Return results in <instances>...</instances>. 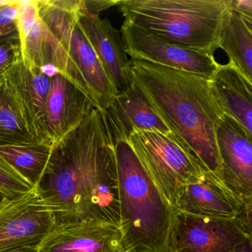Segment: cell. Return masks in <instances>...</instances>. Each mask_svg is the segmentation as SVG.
<instances>
[{"mask_svg":"<svg viewBox=\"0 0 252 252\" xmlns=\"http://www.w3.org/2000/svg\"><path fill=\"white\" fill-rule=\"evenodd\" d=\"M37 191L60 225L87 221L120 225L116 140L95 108L53 147Z\"/></svg>","mask_w":252,"mask_h":252,"instance_id":"cell-1","label":"cell"},{"mask_svg":"<svg viewBox=\"0 0 252 252\" xmlns=\"http://www.w3.org/2000/svg\"><path fill=\"white\" fill-rule=\"evenodd\" d=\"M22 0L0 1V36L1 39L19 34L18 19Z\"/></svg>","mask_w":252,"mask_h":252,"instance_id":"cell-22","label":"cell"},{"mask_svg":"<svg viewBox=\"0 0 252 252\" xmlns=\"http://www.w3.org/2000/svg\"><path fill=\"white\" fill-rule=\"evenodd\" d=\"M36 190L29 180L0 159V205L18 200Z\"/></svg>","mask_w":252,"mask_h":252,"instance_id":"cell-21","label":"cell"},{"mask_svg":"<svg viewBox=\"0 0 252 252\" xmlns=\"http://www.w3.org/2000/svg\"><path fill=\"white\" fill-rule=\"evenodd\" d=\"M57 227L54 214L37 191L0 205V252L39 247Z\"/></svg>","mask_w":252,"mask_h":252,"instance_id":"cell-9","label":"cell"},{"mask_svg":"<svg viewBox=\"0 0 252 252\" xmlns=\"http://www.w3.org/2000/svg\"><path fill=\"white\" fill-rule=\"evenodd\" d=\"M233 9L252 33V0H233Z\"/></svg>","mask_w":252,"mask_h":252,"instance_id":"cell-24","label":"cell"},{"mask_svg":"<svg viewBox=\"0 0 252 252\" xmlns=\"http://www.w3.org/2000/svg\"><path fill=\"white\" fill-rule=\"evenodd\" d=\"M83 5L84 0H39L46 28L43 67L55 66L104 112L120 92L79 26Z\"/></svg>","mask_w":252,"mask_h":252,"instance_id":"cell-4","label":"cell"},{"mask_svg":"<svg viewBox=\"0 0 252 252\" xmlns=\"http://www.w3.org/2000/svg\"><path fill=\"white\" fill-rule=\"evenodd\" d=\"M121 32L126 54L132 60L191 72L210 79L220 66L210 53L175 45L126 22Z\"/></svg>","mask_w":252,"mask_h":252,"instance_id":"cell-7","label":"cell"},{"mask_svg":"<svg viewBox=\"0 0 252 252\" xmlns=\"http://www.w3.org/2000/svg\"><path fill=\"white\" fill-rule=\"evenodd\" d=\"M0 74L23 60L20 35L1 39Z\"/></svg>","mask_w":252,"mask_h":252,"instance_id":"cell-23","label":"cell"},{"mask_svg":"<svg viewBox=\"0 0 252 252\" xmlns=\"http://www.w3.org/2000/svg\"><path fill=\"white\" fill-rule=\"evenodd\" d=\"M251 239L237 219L175 211L168 252H230Z\"/></svg>","mask_w":252,"mask_h":252,"instance_id":"cell-8","label":"cell"},{"mask_svg":"<svg viewBox=\"0 0 252 252\" xmlns=\"http://www.w3.org/2000/svg\"><path fill=\"white\" fill-rule=\"evenodd\" d=\"M220 159L218 178L244 203L252 198V142L231 118L224 116L217 129Z\"/></svg>","mask_w":252,"mask_h":252,"instance_id":"cell-11","label":"cell"},{"mask_svg":"<svg viewBox=\"0 0 252 252\" xmlns=\"http://www.w3.org/2000/svg\"><path fill=\"white\" fill-rule=\"evenodd\" d=\"M119 227L87 221L60 225L38 247V252H122Z\"/></svg>","mask_w":252,"mask_h":252,"instance_id":"cell-14","label":"cell"},{"mask_svg":"<svg viewBox=\"0 0 252 252\" xmlns=\"http://www.w3.org/2000/svg\"><path fill=\"white\" fill-rule=\"evenodd\" d=\"M230 252H252V239L240 245Z\"/></svg>","mask_w":252,"mask_h":252,"instance_id":"cell-27","label":"cell"},{"mask_svg":"<svg viewBox=\"0 0 252 252\" xmlns=\"http://www.w3.org/2000/svg\"><path fill=\"white\" fill-rule=\"evenodd\" d=\"M104 113L115 140H126L137 131L173 135L134 83L127 91L120 93Z\"/></svg>","mask_w":252,"mask_h":252,"instance_id":"cell-16","label":"cell"},{"mask_svg":"<svg viewBox=\"0 0 252 252\" xmlns=\"http://www.w3.org/2000/svg\"><path fill=\"white\" fill-rule=\"evenodd\" d=\"M132 82L175 138L218 177L217 129L225 116L212 80L201 75L131 60Z\"/></svg>","mask_w":252,"mask_h":252,"instance_id":"cell-2","label":"cell"},{"mask_svg":"<svg viewBox=\"0 0 252 252\" xmlns=\"http://www.w3.org/2000/svg\"><path fill=\"white\" fill-rule=\"evenodd\" d=\"M38 252V247L24 246V247L14 248V249L4 251V252Z\"/></svg>","mask_w":252,"mask_h":252,"instance_id":"cell-28","label":"cell"},{"mask_svg":"<svg viewBox=\"0 0 252 252\" xmlns=\"http://www.w3.org/2000/svg\"><path fill=\"white\" fill-rule=\"evenodd\" d=\"M219 48L228 55V63L252 85V33L233 8L224 24Z\"/></svg>","mask_w":252,"mask_h":252,"instance_id":"cell-18","label":"cell"},{"mask_svg":"<svg viewBox=\"0 0 252 252\" xmlns=\"http://www.w3.org/2000/svg\"><path fill=\"white\" fill-rule=\"evenodd\" d=\"M0 87L9 93L35 139L51 144L47 129V102L51 78L39 69L26 67L22 60L0 74Z\"/></svg>","mask_w":252,"mask_h":252,"instance_id":"cell-10","label":"cell"},{"mask_svg":"<svg viewBox=\"0 0 252 252\" xmlns=\"http://www.w3.org/2000/svg\"><path fill=\"white\" fill-rule=\"evenodd\" d=\"M0 146L39 142L28 129L9 93L0 87Z\"/></svg>","mask_w":252,"mask_h":252,"instance_id":"cell-20","label":"cell"},{"mask_svg":"<svg viewBox=\"0 0 252 252\" xmlns=\"http://www.w3.org/2000/svg\"><path fill=\"white\" fill-rule=\"evenodd\" d=\"M126 140L173 207L183 188L208 171L173 135L137 131Z\"/></svg>","mask_w":252,"mask_h":252,"instance_id":"cell-6","label":"cell"},{"mask_svg":"<svg viewBox=\"0 0 252 252\" xmlns=\"http://www.w3.org/2000/svg\"><path fill=\"white\" fill-rule=\"evenodd\" d=\"M236 219L252 238V198L243 203L241 211Z\"/></svg>","mask_w":252,"mask_h":252,"instance_id":"cell-26","label":"cell"},{"mask_svg":"<svg viewBox=\"0 0 252 252\" xmlns=\"http://www.w3.org/2000/svg\"><path fill=\"white\" fill-rule=\"evenodd\" d=\"M92 101L71 83L58 74L51 79L47 102V129L52 145L77 127L93 110Z\"/></svg>","mask_w":252,"mask_h":252,"instance_id":"cell-15","label":"cell"},{"mask_svg":"<svg viewBox=\"0 0 252 252\" xmlns=\"http://www.w3.org/2000/svg\"><path fill=\"white\" fill-rule=\"evenodd\" d=\"M243 202L215 174L207 172L194 184L185 186L177 197L175 211L220 219H236Z\"/></svg>","mask_w":252,"mask_h":252,"instance_id":"cell-13","label":"cell"},{"mask_svg":"<svg viewBox=\"0 0 252 252\" xmlns=\"http://www.w3.org/2000/svg\"><path fill=\"white\" fill-rule=\"evenodd\" d=\"M53 147L43 142L1 145L0 159L36 187L48 166Z\"/></svg>","mask_w":252,"mask_h":252,"instance_id":"cell-19","label":"cell"},{"mask_svg":"<svg viewBox=\"0 0 252 252\" xmlns=\"http://www.w3.org/2000/svg\"><path fill=\"white\" fill-rule=\"evenodd\" d=\"M119 0H84L85 10L96 15L111 7L117 6Z\"/></svg>","mask_w":252,"mask_h":252,"instance_id":"cell-25","label":"cell"},{"mask_svg":"<svg viewBox=\"0 0 252 252\" xmlns=\"http://www.w3.org/2000/svg\"><path fill=\"white\" fill-rule=\"evenodd\" d=\"M79 24L119 92L127 91L133 82L131 60L122 32L107 19L87 11L84 5L79 12Z\"/></svg>","mask_w":252,"mask_h":252,"instance_id":"cell-12","label":"cell"},{"mask_svg":"<svg viewBox=\"0 0 252 252\" xmlns=\"http://www.w3.org/2000/svg\"><path fill=\"white\" fill-rule=\"evenodd\" d=\"M224 113L252 142V85L231 63L220 64L212 79Z\"/></svg>","mask_w":252,"mask_h":252,"instance_id":"cell-17","label":"cell"},{"mask_svg":"<svg viewBox=\"0 0 252 252\" xmlns=\"http://www.w3.org/2000/svg\"><path fill=\"white\" fill-rule=\"evenodd\" d=\"M125 21L180 46L213 54L233 0H119Z\"/></svg>","mask_w":252,"mask_h":252,"instance_id":"cell-5","label":"cell"},{"mask_svg":"<svg viewBox=\"0 0 252 252\" xmlns=\"http://www.w3.org/2000/svg\"><path fill=\"white\" fill-rule=\"evenodd\" d=\"M122 252H168L175 209L127 140H116Z\"/></svg>","mask_w":252,"mask_h":252,"instance_id":"cell-3","label":"cell"}]
</instances>
